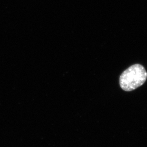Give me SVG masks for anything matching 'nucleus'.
Returning <instances> with one entry per match:
<instances>
[{
	"mask_svg": "<svg viewBox=\"0 0 147 147\" xmlns=\"http://www.w3.org/2000/svg\"><path fill=\"white\" fill-rule=\"evenodd\" d=\"M147 73L143 66L134 64L122 72L119 78V84L126 92L134 90L146 82Z\"/></svg>",
	"mask_w": 147,
	"mask_h": 147,
	"instance_id": "nucleus-1",
	"label": "nucleus"
}]
</instances>
